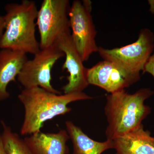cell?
<instances>
[{
  "instance_id": "6da1fadb",
  "label": "cell",
  "mask_w": 154,
  "mask_h": 154,
  "mask_svg": "<svg viewBox=\"0 0 154 154\" xmlns=\"http://www.w3.org/2000/svg\"><path fill=\"white\" fill-rule=\"evenodd\" d=\"M92 98L83 92L57 94L38 87L24 89L18 95L25 109L21 134L30 135L41 131L46 122L70 112V103Z\"/></svg>"
},
{
  "instance_id": "7a4b0ae2",
  "label": "cell",
  "mask_w": 154,
  "mask_h": 154,
  "mask_svg": "<svg viewBox=\"0 0 154 154\" xmlns=\"http://www.w3.org/2000/svg\"><path fill=\"white\" fill-rule=\"evenodd\" d=\"M153 94L149 88H143L133 94L124 90L107 95L105 107L107 139L113 140L142 125L151 111L145 101Z\"/></svg>"
},
{
  "instance_id": "3957f363",
  "label": "cell",
  "mask_w": 154,
  "mask_h": 154,
  "mask_svg": "<svg viewBox=\"0 0 154 154\" xmlns=\"http://www.w3.org/2000/svg\"><path fill=\"white\" fill-rule=\"evenodd\" d=\"M5 29L0 41V49L18 51L35 54L40 50L36 36L38 10L36 3L23 0L20 4L5 6Z\"/></svg>"
},
{
  "instance_id": "277c9868",
  "label": "cell",
  "mask_w": 154,
  "mask_h": 154,
  "mask_svg": "<svg viewBox=\"0 0 154 154\" xmlns=\"http://www.w3.org/2000/svg\"><path fill=\"white\" fill-rule=\"evenodd\" d=\"M154 49V33L144 28L140 30L137 40L131 44L113 49L99 47L98 52L103 60L112 63L120 69L132 85L140 80V72Z\"/></svg>"
},
{
  "instance_id": "5b68a950",
  "label": "cell",
  "mask_w": 154,
  "mask_h": 154,
  "mask_svg": "<svg viewBox=\"0 0 154 154\" xmlns=\"http://www.w3.org/2000/svg\"><path fill=\"white\" fill-rule=\"evenodd\" d=\"M69 0H44L38 10L36 20L40 49L55 44L62 36L71 33Z\"/></svg>"
},
{
  "instance_id": "8992f818",
  "label": "cell",
  "mask_w": 154,
  "mask_h": 154,
  "mask_svg": "<svg viewBox=\"0 0 154 154\" xmlns=\"http://www.w3.org/2000/svg\"><path fill=\"white\" fill-rule=\"evenodd\" d=\"M92 5L89 0H75L69 14L72 40L83 62L99 50L96 40L97 31L91 14Z\"/></svg>"
},
{
  "instance_id": "52a82bcc",
  "label": "cell",
  "mask_w": 154,
  "mask_h": 154,
  "mask_svg": "<svg viewBox=\"0 0 154 154\" xmlns=\"http://www.w3.org/2000/svg\"><path fill=\"white\" fill-rule=\"evenodd\" d=\"M65 56L56 44L40 49L31 60H28L17 76V79L27 89L38 87L57 94L60 92L51 84V71L57 60Z\"/></svg>"
},
{
  "instance_id": "ba28073f",
  "label": "cell",
  "mask_w": 154,
  "mask_h": 154,
  "mask_svg": "<svg viewBox=\"0 0 154 154\" xmlns=\"http://www.w3.org/2000/svg\"><path fill=\"white\" fill-rule=\"evenodd\" d=\"M56 44L65 57L62 69H66L69 74L67 83L62 88L64 94L83 92L89 85L86 76L87 68L73 43L71 33L62 36Z\"/></svg>"
},
{
  "instance_id": "9c48e42d",
  "label": "cell",
  "mask_w": 154,
  "mask_h": 154,
  "mask_svg": "<svg viewBox=\"0 0 154 154\" xmlns=\"http://www.w3.org/2000/svg\"><path fill=\"white\" fill-rule=\"evenodd\" d=\"M86 76L89 85L97 86L110 94L125 90L131 85L124 73L107 60L99 62L87 69Z\"/></svg>"
},
{
  "instance_id": "30bf717a",
  "label": "cell",
  "mask_w": 154,
  "mask_h": 154,
  "mask_svg": "<svg viewBox=\"0 0 154 154\" xmlns=\"http://www.w3.org/2000/svg\"><path fill=\"white\" fill-rule=\"evenodd\" d=\"M112 140L115 154H154V137L143 125Z\"/></svg>"
},
{
  "instance_id": "8fae6325",
  "label": "cell",
  "mask_w": 154,
  "mask_h": 154,
  "mask_svg": "<svg viewBox=\"0 0 154 154\" xmlns=\"http://www.w3.org/2000/svg\"><path fill=\"white\" fill-rule=\"evenodd\" d=\"M33 154H68L66 145L70 139L66 130L57 133L38 131L24 139Z\"/></svg>"
},
{
  "instance_id": "7c38bea8",
  "label": "cell",
  "mask_w": 154,
  "mask_h": 154,
  "mask_svg": "<svg viewBox=\"0 0 154 154\" xmlns=\"http://www.w3.org/2000/svg\"><path fill=\"white\" fill-rule=\"evenodd\" d=\"M25 53L8 49L0 50V102L9 98L7 88L16 78L28 60Z\"/></svg>"
},
{
  "instance_id": "4fadbf2b",
  "label": "cell",
  "mask_w": 154,
  "mask_h": 154,
  "mask_svg": "<svg viewBox=\"0 0 154 154\" xmlns=\"http://www.w3.org/2000/svg\"><path fill=\"white\" fill-rule=\"evenodd\" d=\"M65 125L72 143V154H102L107 150L113 149L112 140L107 139L104 142L94 140L72 122L67 121Z\"/></svg>"
},
{
  "instance_id": "5bb4252c",
  "label": "cell",
  "mask_w": 154,
  "mask_h": 154,
  "mask_svg": "<svg viewBox=\"0 0 154 154\" xmlns=\"http://www.w3.org/2000/svg\"><path fill=\"white\" fill-rule=\"evenodd\" d=\"M2 136L8 154H33L25 140L2 122Z\"/></svg>"
},
{
  "instance_id": "9a60e30c",
  "label": "cell",
  "mask_w": 154,
  "mask_h": 154,
  "mask_svg": "<svg viewBox=\"0 0 154 154\" xmlns=\"http://www.w3.org/2000/svg\"><path fill=\"white\" fill-rule=\"evenodd\" d=\"M143 73H148L154 78V51L146 63Z\"/></svg>"
},
{
  "instance_id": "2e32d148",
  "label": "cell",
  "mask_w": 154,
  "mask_h": 154,
  "mask_svg": "<svg viewBox=\"0 0 154 154\" xmlns=\"http://www.w3.org/2000/svg\"><path fill=\"white\" fill-rule=\"evenodd\" d=\"M5 29V19L4 16L0 15V41Z\"/></svg>"
},
{
  "instance_id": "e0dca14e",
  "label": "cell",
  "mask_w": 154,
  "mask_h": 154,
  "mask_svg": "<svg viewBox=\"0 0 154 154\" xmlns=\"http://www.w3.org/2000/svg\"><path fill=\"white\" fill-rule=\"evenodd\" d=\"M0 154H8L6 150L2 135L0 134Z\"/></svg>"
},
{
  "instance_id": "ac0fdd59",
  "label": "cell",
  "mask_w": 154,
  "mask_h": 154,
  "mask_svg": "<svg viewBox=\"0 0 154 154\" xmlns=\"http://www.w3.org/2000/svg\"><path fill=\"white\" fill-rule=\"evenodd\" d=\"M149 5V11L152 14H154V0H149L148 1Z\"/></svg>"
}]
</instances>
